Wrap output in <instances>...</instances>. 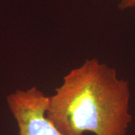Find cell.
I'll return each instance as SVG.
<instances>
[{
  "instance_id": "obj_1",
  "label": "cell",
  "mask_w": 135,
  "mask_h": 135,
  "mask_svg": "<svg viewBox=\"0 0 135 135\" xmlns=\"http://www.w3.org/2000/svg\"><path fill=\"white\" fill-rule=\"evenodd\" d=\"M128 83L97 59L63 77L49 96L47 117L65 135H126L132 120Z\"/></svg>"
},
{
  "instance_id": "obj_2",
  "label": "cell",
  "mask_w": 135,
  "mask_h": 135,
  "mask_svg": "<svg viewBox=\"0 0 135 135\" xmlns=\"http://www.w3.org/2000/svg\"><path fill=\"white\" fill-rule=\"evenodd\" d=\"M48 99L36 86L17 89L8 95L7 104L19 135H65L47 117Z\"/></svg>"
},
{
  "instance_id": "obj_3",
  "label": "cell",
  "mask_w": 135,
  "mask_h": 135,
  "mask_svg": "<svg viewBox=\"0 0 135 135\" xmlns=\"http://www.w3.org/2000/svg\"><path fill=\"white\" fill-rule=\"evenodd\" d=\"M119 2V8L122 10L135 7V0H118Z\"/></svg>"
}]
</instances>
